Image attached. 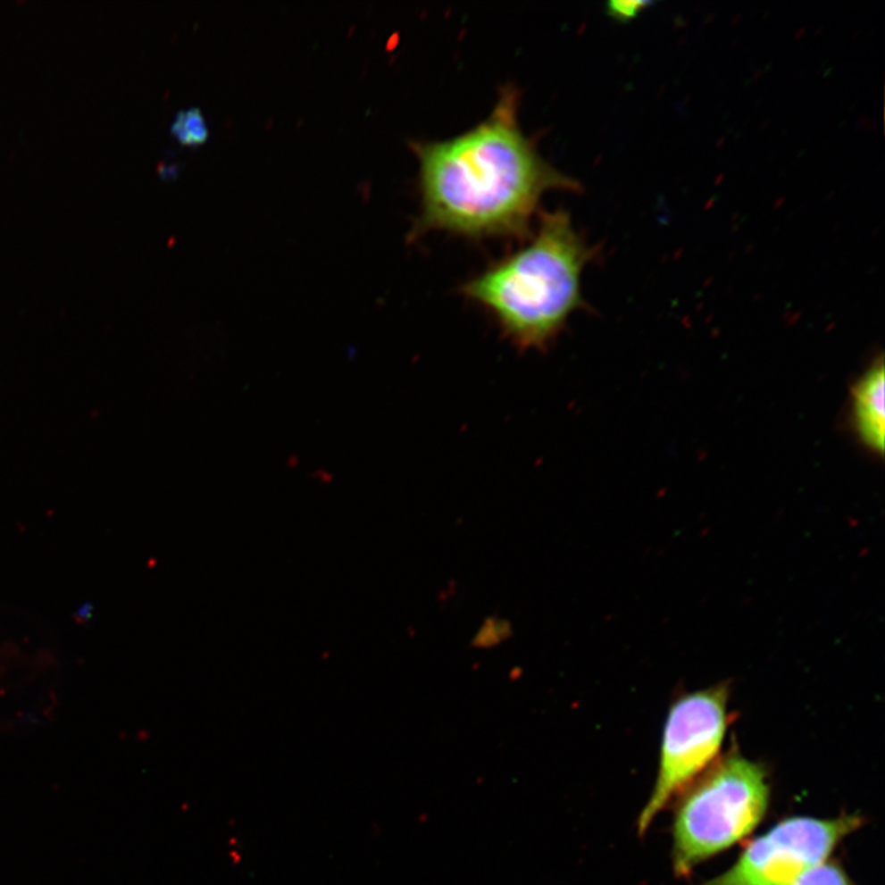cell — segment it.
Segmentation results:
<instances>
[{
  "mask_svg": "<svg viewBox=\"0 0 885 885\" xmlns=\"http://www.w3.org/2000/svg\"><path fill=\"white\" fill-rule=\"evenodd\" d=\"M518 101V91L505 88L491 115L468 132L411 145L422 199L411 238L432 230L470 239L524 238L545 192L580 189L524 135Z\"/></svg>",
  "mask_w": 885,
  "mask_h": 885,
  "instance_id": "obj_1",
  "label": "cell"
},
{
  "mask_svg": "<svg viewBox=\"0 0 885 885\" xmlns=\"http://www.w3.org/2000/svg\"><path fill=\"white\" fill-rule=\"evenodd\" d=\"M592 257L570 214L547 212L527 245L463 283L462 293L513 345L542 349L583 308L582 274Z\"/></svg>",
  "mask_w": 885,
  "mask_h": 885,
  "instance_id": "obj_2",
  "label": "cell"
},
{
  "mask_svg": "<svg viewBox=\"0 0 885 885\" xmlns=\"http://www.w3.org/2000/svg\"><path fill=\"white\" fill-rule=\"evenodd\" d=\"M770 803L765 767L731 751L680 796L672 824V868L687 877L702 862L746 839Z\"/></svg>",
  "mask_w": 885,
  "mask_h": 885,
  "instance_id": "obj_3",
  "label": "cell"
},
{
  "mask_svg": "<svg viewBox=\"0 0 885 885\" xmlns=\"http://www.w3.org/2000/svg\"><path fill=\"white\" fill-rule=\"evenodd\" d=\"M731 685L687 692L672 702L663 730L658 773L637 829L645 835L659 813L718 759L731 726Z\"/></svg>",
  "mask_w": 885,
  "mask_h": 885,
  "instance_id": "obj_4",
  "label": "cell"
},
{
  "mask_svg": "<svg viewBox=\"0 0 885 885\" xmlns=\"http://www.w3.org/2000/svg\"><path fill=\"white\" fill-rule=\"evenodd\" d=\"M864 825L860 815L793 816L756 839L730 870L702 885H787L829 861L835 848Z\"/></svg>",
  "mask_w": 885,
  "mask_h": 885,
  "instance_id": "obj_5",
  "label": "cell"
},
{
  "mask_svg": "<svg viewBox=\"0 0 885 885\" xmlns=\"http://www.w3.org/2000/svg\"><path fill=\"white\" fill-rule=\"evenodd\" d=\"M854 422L861 442L883 455L885 442V372L883 359L872 365L852 391Z\"/></svg>",
  "mask_w": 885,
  "mask_h": 885,
  "instance_id": "obj_6",
  "label": "cell"
},
{
  "mask_svg": "<svg viewBox=\"0 0 885 885\" xmlns=\"http://www.w3.org/2000/svg\"><path fill=\"white\" fill-rule=\"evenodd\" d=\"M170 132L181 145L196 146L204 145L209 137L207 121L199 107L180 110L170 126Z\"/></svg>",
  "mask_w": 885,
  "mask_h": 885,
  "instance_id": "obj_7",
  "label": "cell"
},
{
  "mask_svg": "<svg viewBox=\"0 0 885 885\" xmlns=\"http://www.w3.org/2000/svg\"><path fill=\"white\" fill-rule=\"evenodd\" d=\"M787 885H856L844 868L836 862L826 861L805 872Z\"/></svg>",
  "mask_w": 885,
  "mask_h": 885,
  "instance_id": "obj_8",
  "label": "cell"
},
{
  "mask_svg": "<svg viewBox=\"0 0 885 885\" xmlns=\"http://www.w3.org/2000/svg\"><path fill=\"white\" fill-rule=\"evenodd\" d=\"M652 4L651 2H610L606 4V12L614 21L627 22L636 19L639 13Z\"/></svg>",
  "mask_w": 885,
  "mask_h": 885,
  "instance_id": "obj_9",
  "label": "cell"
},
{
  "mask_svg": "<svg viewBox=\"0 0 885 885\" xmlns=\"http://www.w3.org/2000/svg\"><path fill=\"white\" fill-rule=\"evenodd\" d=\"M91 614H93V607L90 604H84L83 606L79 607L75 614V619L78 622H89Z\"/></svg>",
  "mask_w": 885,
  "mask_h": 885,
  "instance_id": "obj_10",
  "label": "cell"
}]
</instances>
